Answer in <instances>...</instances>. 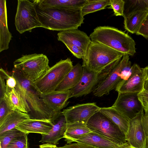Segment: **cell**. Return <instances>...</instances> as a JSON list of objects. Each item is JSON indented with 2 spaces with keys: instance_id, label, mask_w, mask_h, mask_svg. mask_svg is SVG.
Listing matches in <instances>:
<instances>
[{
  "instance_id": "28",
  "label": "cell",
  "mask_w": 148,
  "mask_h": 148,
  "mask_svg": "<svg viewBox=\"0 0 148 148\" xmlns=\"http://www.w3.org/2000/svg\"><path fill=\"white\" fill-rule=\"evenodd\" d=\"M110 5V0H87V2L81 9L84 17L89 13L103 10Z\"/></svg>"
},
{
  "instance_id": "44",
  "label": "cell",
  "mask_w": 148,
  "mask_h": 148,
  "mask_svg": "<svg viewBox=\"0 0 148 148\" xmlns=\"http://www.w3.org/2000/svg\"><path fill=\"white\" fill-rule=\"evenodd\" d=\"M144 1L146 4V8L148 11V0H144Z\"/></svg>"
},
{
  "instance_id": "5",
  "label": "cell",
  "mask_w": 148,
  "mask_h": 148,
  "mask_svg": "<svg viewBox=\"0 0 148 148\" xmlns=\"http://www.w3.org/2000/svg\"><path fill=\"white\" fill-rule=\"evenodd\" d=\"M13 70L25 78L34 82L49 69V60L43 54L23 55L14 62Z\"/></svg>"
},
{
  "instance_id": "35",
  "label": "cell",
  "mask_w": 148,
  "mask_h": 148,
  "mask_svg": "<svg viewBox=\"0 0 148 148\" xmlns=\"http://www.w3.org/2000/svg\"><path fill=\"white\" fill-rule=\"evenodd\" d=\"M138 96L144 109H148V91L143 89L138 93Z\"/></svg>"
},
{
  "instance_id": "8",
  "label": "cell",
  "mask_w": 148,
  "mask_h": 148,
  "mask_svg": "<svg viewBox=\"0 0 148 148\" xmlns=\"http://www.w3.org/2000/svg\"><path fill=\"white\" fill-rule=\"evenodd\" d=\"M35 0H18L15 18L16 30L20 34L32 32L33 29L43 27L38 16Z\"/></svg>"
},
{
  "instance_id": "7",
  "label": "cell",
  "mask_w": 148,
  "mask_h": 148,
  "mask_svg": "<svg viewBox=\"0 0 148 148\" xmlns=\"http://www.w3.org/2000/svg\"><path fill=\"white\" fill-rule=\"evenodd\" d=\"M86 125L92 132L116 143L123 144L127 143L125 134L110 119L99 111L89 119Z\"/></svg>"
},
{
  "instance_id": "24",
  "label": "cell",
  "mask_w": 148,
  "mask_h": 148,
  "mask_svg": "<svg viewBox=\"0 0 148 148\" xmlns=\"http://www.w3.org/2000/svg\"><path fill=\"white\" fill-rule=\"evenodd\" d=\"M147 12L145 10H136L125 14V29L131 33L136 34L144 22Z\"/></svg>"
},
{
  "instance_id": "11",
  "label": "cell",
  "mask_w": 148,
  "mask_h": 148,
  "mask_svg": "<svg viewBox=\"0 0 148 148\" xmlns=\"http://www.w3.org/2000/svg\"><path fill=\"white\" fill-rule=\"evenodd\" d=\"M129 56L124 54L120 61L111 71L107 76L100 82L93 91V95L101 97L109 94L112 90L115 89L121 81V71L129 60Z\"/></svg>"
},
{
  "instance_id": "33",
  "label": "cell",
  "mask_w": 148,
  "mask_h": 148,
  "mask_svg": "<svg viewBox=\"0 0 148 148\" xmlns=\"http://www.w3.org/2000/svg\"><path fill=\"white\" fill-rule=\"evenodd\" d=\"M11 111L4 100H0V123Z\"/></svg>"
},
{
  "instance_id": "12",
  "label": "cell",
  "mask_w": 148,
  "mask_h": 148,
  "mask_svg": "<svg viewBox=\"0 0 148 148\" xmlns=\"http://www.w3.org/2000/svg\"><path fill=\"white\" fill-rule=\"evenodd\" d=\"M100 107L95 103L77 104L64 109L62 112L67 123L82 122L86 124L89 119Z\"/></svg>"
},
{
  "instance_id": "42",
  "label": "cell",
  "mask_w": 148,
  "mask_h": 148,
  "mask_svg": "<svg viewBox=\"0 0 148 148\" xmlns=\"http://www.w3.org/2000/svg\"><path fill=\"white\" fill-rule=\"evenodd\" d=\"M143 89L148 91V77L145 76Z\"/></svg>"
},
{
  "instance_id": "14",
  "label": "cell",
  "mask_w": 148,
  "mask_h": 148,
  "mask_svg": "<svg viewBox=\"0 0 148 148\" xmlns=\"http://www.w3.org/2000/svg\"><path fill=\"white\" fill-rule=\"evenodd\" d=\"M132 73L126 80H122L115 90L118 93H139L144 89L145 74L143 69L135 64L132 66Z\"/></svg>"
},
{
  "instance_id": "9",
  "label": "cell",
  "mask_w": 148,
  "mask_h": 148,
  "mask_svg": "<svg viewBox=\"0 0 148 148\" xmlns=\"http://www.w3.org/2000/svg\"><path fill=\"white\" fill-rule=\"evenodd\" d=\"M112 69L96 71H89L83 67V73L80 81L70 90L71 98L85 96L93 92Z\"/></svg>"
},
{
  "instance_id": "22",
  "label": "cell",
  "mask_w": 148,
  "mask_h": 148,
  "mask_svg": "<svg viewBox=\"0 0 148 148\" xmlns=\"http://www.w3.org/2000/svg\"><path fill=\"white\" fill-rule=\"evenodd\" d=\"M39 8H74L81 9L87 0H36Z\"/></svg>"
},
{
  "instance_id": "32",
  "label": "cell",
  "mask_w": 148,
  "mask_h": 148,
  "mask_svg": "<svg viewBox=\"0 0 148 148\" xmlns=\"http://www.w3.org/2000/svg\"><path fill=\"white\" fill-rule=\"evenodd\" d=\"M65 45L73 55L79 59H82L84 60L86 58V52L81 48L74 45L66 44Z\"/></svg>"
},
{
  "instance_id": "10",
  "label": "cell",
  "mask_w": 148,
  "mask_h": 148,
  "mask_svg": "<svg viewBox=\"0 0 148 148\" xmlns=\"http://www.w3.org/2000/svg\"><path fill=\"white\" fill-rule=\"evenodd\" d=\"M137 92L118 93L112 106L130 120L143 111L144 108L138 99Z\"/></svg>"
},
{
  "instance_id": "4",
  "label": "cell",
  "mask_w": 148,
  "mask_h": 148,
  "mask_svg": "<svg viewBox=\"0 0 148 148\" xmlns=\"http://www.w3.org/2000/svg\"><path fill=\"white\" fill-rule=\"evenodd\" d=\"M14 75L20 83L31 111L30 119L51 121L58 113H54L46 106L40 96L34 82L25 78L13 70Z\"/></svg>"
},
{
  "instance_id": "6",
  "label": "cell",
  "mask_w": 148,
  "mask_h": 148,
  "mask_svg": "<svg viewBox=\"0 0 148 148\" xmlns=\"http://www.w3.org/2000/svg\"><path fill=\"white\" fill-rule=\"evenodd\" d=\"M73 67L70 58L61 60L50 67L41 77L34 82L37 91L41 94L55 91Z\"/></svg>"
},
{
  "instance_id": "15",
  "label": "cell",
  "mask_w": 148,
  "mask_h": 148,
  "mask_svg": "<svg viewBox=\"0 0 148 148\" xmlns=\"http://www.w3.org/2000/svg\"><path fill=\"white\" fill-rule=\"evenodd\" d=\"M16 79L17 84L15 87L10 88L6 86L5 92L3 99L11 110H17L29 114L31 111L30 108L21 84Z\"/></svg>"
},
{
  "instance_id": "26",
  "label": "cell",
  "mask_w": 148,
  "mask_h": 148,
  "mask_svg": "<svg viewBox=\"0 0 148 148\" xmlns=\"http://www.w3.org/2000/svg\"><path fill=\"white\" fill-rule=\"evenodd\" d=\"M91 132L86 123L78 122L66 123L63 138L67 144H70L75 142L82 136Z\"/></svg>"
},
{
  "instance_id": "17",
  "label": "cell",
  "mask_w": 148,
  "mask_h": 148,
  "mask_svg": "<svg viewBox=\"0 0 148 148\" xmlns=\"http://www.w3.org/2000/svg\"><path fill=\"white\" fill-rule=\"evenodd\" d=\"M51 122L52 124V129L48 134H41L40 142L56 145L59 140L64 138L66 129V121L62 112L58 113Z\"/></svg>"
},
{
  "instance_id": "31",
  "label": "cell",
  "mask_w": 148,
  "mask_h": 148,
  "mask_svg": "<svg viewBox=\"0 0 148 148\" xmlns=\"http://www.w3.org/2000/svg\"><path fill=\"white\" fill-rule=\"evenodd\" d=\"M125 1L123 0H110V5L111 6L116 16H121L124 17V7Z\"/></svg>"
},
{
  "instance_id": "39",
  "label": "cell",
  "mask_w": 148,
  "mask_h": 148,
  "mask_svg": "<svg viewBox=\"0 0 148 148\" xmlns=\"http://www.w3.org/2000/svg\"><path fill=\"white\" fill-rule=\"evenodd\" d=\"M145 113L141 119L142 125L147 137H148V109H144Z\"/></svg>"
},
{
  "instance_id": "21",
  "label": "cell",
  "mask_w": 148,
  "mask_h": 148,
  "mask_svg": "<svg viewBox=\"0 0 148 148\" xmlns=\"http://www.w3.org/2000/svg\"><path fill=\"white\" fill-rule=\"evenodd\" d=\"M12 36L8 27L6 1L0 0V51L8 49Z\"/></svg>"
},
{
  "instance_id": "20",
  "label": "cell",
  "mask_w": 148,
  "mask_h": 148,
  "mask_svg": "<svg viewBox=\"0 0 148 148\" xmlns=\"http://www.w3.org/2000/svg\"><path fill=\"white\" fill-rule=\"evenodd\" d=\"M52 127L51 121L29 119L23 121L16 128L25 133H35L43 134H48Z\"/></svg>"
},
{
  "instance_id": "43",
  "label": "cell",
  "mask_w": 148,
  "mask_h": 148,
  "mask_svg": "<svg viewBox=\"0 0 148 148\" xmlns=\"http://www.w3.org/2000/svg\"><path fill=\"white\" fill-rule=\"evenodd\" d=\"M143 69L145 76L148 77V66Z\"/></svg>"
},
{
  "instance_id": "3",
  "label": "cell",
  "mask_w": 148,
  "mask_h": 148,
  "mask_svg": "<svg viewBox=\"0 0 148 148\" xmlns=\"http://www.w3.org/2000/svg\"><path fill=\"white\" fill-rule=\"evenodd\" d=\"M124 55L108 47L91 41L82 66L90 71L112 69L120 61Z\"/></svg>"
},
{
  "instance_id": "46",
  "label": "cell",
  "mask_w": 148,
  "mask_h": 148,
  "mask_svg": "<svg viewBox=\"0 0 148 148\" xmlns=\"http://www.w3.org/2000/svg\"><path fill=\"white\" fill-rule=\"evenodd\" d=\"M145 20L148 21V11L146 15V16L145 17Z\"/></svg>"
},
{
  "instance_id": "16",
  "label": "cell",
  "mask_w": 148,
  "mask_h": 148,
  "mask_svg": "<svg viewBox=\"0 0 148 148\" xmlns=\"http://www.w3.org/2000/svg\"><path fill=\"white\" fill-rule=\"evenodd\" d=\"M58 40L65 45L69 44L80 47L87 52L91 40L87 35L78 29H70L60 32L57 34Z\"/></svg>"
},
{
  "instance_id": "25",
  "label": "cell",
  "mask_w": 148,
  "mask_h": 148,
  "mask_svg": "<svg viewBox=\"0 0 148 148\" xmlns=\"http://www.w3.org/2000/svg\"><path fill=\"white\" fill-rule=\"evenodd\" d=\"M29 119L28 113L17 110L12 111L0 123V134L15 128L23 121Z\"/></svg>"
},
{
  "instance_id": "37",
  "label": "cell",
  "mask_w": 148,
  "mask_h": 148,
  "mask_svg": "<svg viewBox=\"0 0 148 148\" xmlns=\"http://www.w3.org/2000/svg\"><path fill=\"white\" fill-rule=\"evenodd\" d=\"M148 39V21L145 20L139 30L136 34Z\"/></svg>"
},
{
  "instance_id": "34",
  "label": "cell",
  "mask_w": 148,
  "mask_h": 148,
  "mask_svg": "<svg viewBox=\"0 0 148 148\" xmlns=\"http://www.w3.org/2000/svg\"><path fill=\"white\" fill-rule=\"evenodd\" d=\"M132 71L131 62L129 61L121 71V81L127 79L130 75Z\"/></svg>"
},
{
  "instance_id": "19",
  "label": "cell",
  "mask_w": 148,
  "mask_h": 148,
  "mask_svg": "<svg viewBox=\"0 0 148 148\" xmlns=\"http://www.w3.org/2000/svg\"><path fill=\"white\" fill-rule=\"evenodd\" d=\"M75 142L84 143L99 148H127L130 146L128 143L119 144L92 132L82 136Z\"/></svg>"
},
{
  "instance_id": "18",
  "label": "cell",
  "mask_w": 148,
  "mask_h": 148,
  "mask_svg": "<svg viewBox=\"0 0 148 148\" xmlns=\"http://www.w3.org/2000/svg\"><path fill=\"white\" fill-rule=\"evenodd\" d=\"M40 97L48 108L54 113L61 110L69 103L68 99L71 98L70 90L65 91H54L40 95Z\"/></svg>"
},
{
  "instance_id": "30",
  "label": "cell",
  "mask_w": 148,
  "mask_h": 148,
  "mask_svg": "<svg viewBox=\"0 0 148 148\" xmlns=\"http://www.w3.org/2000/svg\"><path fill=\"white\" fill-rule=\"evenodd\" d=\"M24 133L13 138L6 148H28L27 135Z\"/></svg>"
},
{
  "instance_id": "23",
  "label": "cell",
  "mask_w": 148,
  "mask_h": 148,
  "mask_svg": "<svg viewBox=\"0 0 148 148\" xmlns=\"http://www.w3.org/2000/svg\"><path fill=\"white\" fill-rule=\"evenodd\" d=\"M83 72L82 66L79 63L76 64L65 76L55 90L65 91L72 89L80 81Z\"/></svg>"
},
{
  "instance_id": "45",
  "label": "cell",
  "mask_w": 148,
  "mask_h": 148,
  "mask_svg": "<svg viewBox=\"0 0 148 148\" xmlns=\"http://www.w3.org/2000/svg\"><path fill=\"white\" fill-rule=\"evenodd\" d=\"M146 146L147 148H148V137H147Z\"/></svg>"
},
{
  "instance_id": "13",
  "label": "cell",
  "mask_w": 148,
  "mask_h": 148,
  "mask_svg": "<svg viewBox=\"0 0 148 148\" xmlns=\"http://www.w3.org/2000/svg\"><path fill=\"white\" fill-rule=\"evenodd\" d=\"M143 111L130 120L126 140L130 146L136 148H147V137L141 122Z\"/></svg>"
},
{
  "instance_id": "1",
  "label": "cell",
  "mask_w": 148,
  "mask_h": 148,
  "mask_svg": "<svg viewBox=\"0 0 148 148\" xmlns=\"http://www.w3.org/2000/svg\"><path fill=\"white\" fill-rule=\"evenodd\" d=\"M36 11L43 27L47 29L60 32L77 29L84 23L80 9H41L37 5Z\"/></svg>"
},
{
  "instance_id": "41",
  "label": "cell",
  "mask_w": 148,
  "mask_h": 148,
  "mask_svg": "<svg viewBox=\"0 0 148 148\" xmlns=\"http://www.w3.org/2000/svg\"><path fill=\"white\" fill-rule=\"evenodd\" d=\"M40 148H58L56 145L47 143L39 145Z\"/></svg>"
},
{
  "instance_id": "36",
  "label": "cell",
  "mask_w": 148,
  "mask_h": 148,
  "mask_svg": "<svg viewBox=\"0 0 148 148\" xmlns=\"http://www.w3.org/2000/svg\"><path fill=\"white\" fill-rule=\"evenodd\" d=\"M58 148H99L97 147L81 142H75L67 144Z\"/></svg>"
},
{
  "instance_id": "40",
  "label": "cell",
  "mask_w": 148,
  "mask_h": 148,
  "mask_svg": "<svg viewBox=\"0 0 148 148\" xmlns=\"http://www.w3.org/2000/svg\"><path fill=\"white\" fill-rule=\"evenodd\" d=\"M0 100L3 99L5 92L6 82L5 79L0 76Z\"/></svg>"
},
{
  "instance_id": "47",
  "label": "cell",
  "mask_w": 148,
  "mask_h": 148,
  "mask_svg": "<svg viewBox=\"0 0 148 148\" xmlns=\"http://www.w3.org/2000/svg\"><path fill=\"white\" fill-rule=\"evenodd\" d=\"M127 148H135V147H131V146H130Z\"/></svg>"
},
{
  "instance_id": "2",
  "label": "cell",
  "mask_w": 148,
  "mask_h": 148,
  "mask_svg": "<svg viewBox=\"0 0 148 148\" xmlns=\"http://www.w3.org/2000/svg\"><path fill=\"white\" fill-rule=\"evenodd\" d=\"M89 37L92 41L108 47L124 54L133 56L136 43L127 34L114 27L108 26L95 28Z\"/></svg>"
},
{
  "instance_id": "29",
  "label": "cell",
  "mask_w": 148,
  "mask_h": 148,
  "mask_svg": "<svg viewBox=\"0 0 148 148\" xmlns=\"http://www.w3.org/2000/svg\"><path fill=\"white\" fill-rule=\"evenodd\" d=\"M24 133L15 128L0 134V148H6L13 138Z\"/></svg>"
},
{
  "instance_id": "38",
  "label": "cell",
  "mask_w": 148,
  "mask_h": 148,
  "mask_svg": "<svg viewBox=\"0 0 148 148\" xmlns=\"http://www.w3.org/2000/svg\"><path fill=\"white\" fill-rule=\"evenodd\" d=\"M11 75L9 74L8 75L6 80V86L10 88H13L16 87L17 84L16 79L12 72Z\"/></svg>"
},
{
  "instance_id": "27",
  "label": "cell",
  "mask_w": 148,
  "mask_h": 148,
  "mask_svg": "<svg viewBox=\"0 0 148 148\" xmlns=\"http://www.w3.org/2000/svg\"><path fill=\"white\" fill-rule=\"evenodd\" d=\"M99 111L110 119L125 134L128 128L130 120L112 106L100 108Z\"/></svg>"
}]
</instances>
